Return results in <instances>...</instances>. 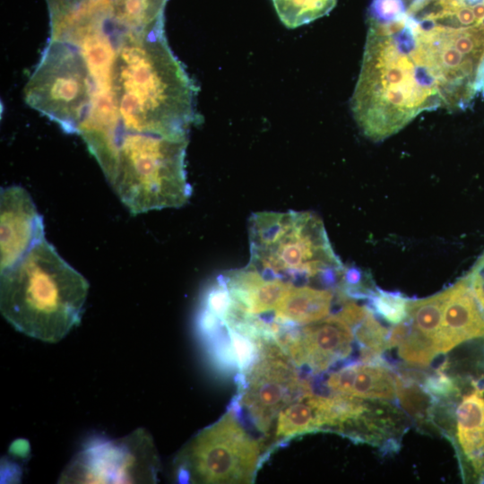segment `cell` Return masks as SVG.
Here are the masks:
<instances>
[{
    "instance_id": "7a4b0ae2",
    "label": "cell",
    "mask_w": 484,
    "mask_h": 484,
    "mask_svg": "<svg viewBox=\"0 0 484 484\" xmlns=\"http://www.w3.org/2000/svg\"><path fill=\"white\" fill-rule=\"evenodd\" d=\"M87 280L46 239L1 272L0 309L19 332L57 342L81 322Z\"/></svg>"
},
{
    "instance_id": "30bf717a",
    "label": "cell",
    "mask_w": 484,
    "mask_h": 484,
    "mask_svg": "<svg viewBox=\"0 0 484 484\" xmlns=\"http://www.w3.org/2000/svg\"><path fill=\"white\" fill-rule=\"evenodd\" d=\"M45 238L43 219L30 194L20 186L0 193V271L15 265Z\"/></svg>"
},
{
    "instance_id": "5bb4252c",
    "label": "cell",
    "mask_w": 484,
    "mask_h": 484,
    "mask_svg": "<svg viewBox=\"0 0 484 484\" xmlns=\"http://www.w3.org/2000/svg\"><path fill=\"white\" fill-rule=\"evenodd\" d=\"M276 436L289 437L324 426L339 425L334 395L304 393L289 402L276 419Z\"/></svg>"
},
{
    "instance_id": "2e32d148",
    "label": "cell",
    "mask_w": 484,
    "mask_h": 484,
    "mask_svg": "<svg viewBox=\"0 0 484 484\" xmlns=\"http://www.w3.org/2000/svg\"><path fill=\"white\" fill-rule=\"evenodd\" d=\"M167 0H112L108 34L114 46L123 37L139 34L163 20Z\"/></svg>"
},
{
    "instance_id": "9c48e42d",
    "label": "cell",
    "mask_w": 484,
    "mask_h": 484,
    "mask_svg": "<svg viewBox=\"0 0 484 484\" xmlns=\"http://www.w3.org/2000/svg\"><path fill=\"white\" fill-rule=\"evenodd\" d=\"M354 336L353 327L336 311L320 321L288 327L276 341L295 364L322 371L350 355Z\"/></svg>"
},
{
    "instance_id": "ac0fdd59",
    "label": "cell",
    "mask_w": 484,
    "mask_h": 484,
    "mask_svg": "<svg viewBox=\"0 0 484 484\" xmlns=\"http://www.w3.org/2000/svg\"><path fill=\"white\" fill-rule=\"evenodd\" d=\"M355 337L363 346L364 360L376 357L387 347L388 332L378 322L375 313L369 308L364 318L353 327Z\"/></svg>"
},
{
    "instance_id": "8992f818",
    "label": "cell",
    "mask_w": 484,
    "mask_h": 484,
    "mask_svg": "<svg viewBox=\"0 0 484 484\" xmlns=\"http://www.w3.org/2000/svg\"><path fill=\"white\" fill-rule=\"evenodd\" d=\"M262 449L235 411L201 430L178 453L175 473L179 482L251 483Z\"/></svg>"
},
{
    "instance_id": "6da1fadb",
    "label": "cell",
    "mask_w": 484,
    "mask_h": 484,
    "mask_svg": "<svg viewBox=\"0 0 484 484\" xmlns=\"http://www.w3.org/2000/svg\"><path fill=\"white\" fill-rule=\"evenodd\" d=\"M109 91L121 130L188 136L197 89L167 41L163 20L115 45Z\"/></svg>"
},
{
    "instance_id": "e0dca14e",
    "label": "cell",
    "mask_w": 484,
    "mask_h": 484,
    "mask_svg": "<svg viewBox=\"0 0 484 484\" xmlns=\"http://www.w3.org/2000/svg\"><path fill=\"white\" fill-rule=\"evenodd\" d=\"M281 22L289 29L308 24L327 15L337 0H272Z\"/></svg>"
},
{
    "instance_id": "7c38bea8",
    "label": "cell",
    "mask_w": 484,
    "mask_h": 484,
    "mask_svg": "<svg viewBox=\"0 0 484 484\" xmlns=\"http://www.w3.org/2000/svg\"><path fill=\"white\" fill-rule=\"evenodd\" d=\"M288 280L289 285L273 311L267 315L268 320H261L278 328L301 326L327 317L338 302L344 285V281L338 286H326Z\"/></svg>"
},
{
    "instance_id": "d6986e66",
    "label": "cell",
    "mask_w": 484,
    "mask_h": 484,
    "mask_svg": "<svg viewBox=\"0 0 484 484\" xmlns=\"http://www.w3.org/2000/svg\"><path fill=\"white\" fill-rule=\"evenodd\" d=\"M368 298L370 309L389 324H398L408 316L410 299L401 293L376 290Z\"/></svg>"
},
{
    "instance_id": "4fadbf2b",
    "label": "cell",
    "mask_w": 484,
    "mask_h": 484,
    "mask_svg": "<svg viewBox=\"0 0 484 484\" xmlns=\"http://www.w3.org/2000/svg\"><path fill=\"white\" fill-rule=\"evenodd\" d=\"M455 436L465 468L484 481V377L471 379L455 409Z\"/></svg>"
},
{
    "instance_id": "ba28073f",
    "label": "cell",
    "mask_w": 484,
    "mask_h": 484,
    "mask_svg": "<svg viewBox=\"0 0 484 484\" xmlns=\"http://www.w3.org/2000/svg\"><path fill=\"white\" fill-rule=\"evenodd\" d=\"M255 341L257 352L246 369L240 403L256 428L267 432L280 411L308 387L300 382L294 362L278 341L272 337Z\"/></svg>"
},
{
    "instance_id": "44dd1931",
    "label": "cell",
    "mask_w": 484,
    "mask_h": 484,
    "mask_svg": "<svg viewBox=\"0 0 484 484\" xmlns=\"http://www.w3.org/2000/svg\"><path fill=\"white\" fill-rule=\"evenodd\" d=\"M467 274L476 295L484 306V251Z\"/></svg>"
},
{
    "instance_id": "8fae6325",
    "label": "cell",
    "mask_w": 484,
    "mask_h": 484,
    "mask_svg": "<svg viewBox=\"0 0 484 484\" xmlns=\"http://www.w3.org/2000/svg\"><path fill=\"white\" fill-rule=\"evenodd\" d=\"M442 292L438 353L448 352L473 339H484V306L476 295L468 274Z\"/></svg>"
},
{
    "instance_id": "5b68a950",
    "label": "cell",
    "mask_w": 484,
    "mask_h": 484,
    "mask_svg": "<svg viewBox=\"0 0 484 484\" xmlns=\"http://www.w3.org/2000/svg\"><path fill=\"white\" fill-rule=\"evenodd\" d=\"M96 83L82 50L50 39L24 88L26 103L67 134H79L92 108Z\"/></svg>"
},
{
    "instance_id": "9a60e30c",
    "label": "cell",
    "mask_w": 484,
    "mask_h": 484,
    "mask_svg": "<svg viewBox=\"0 0 484 484\" xmlns=\"http://www.w3.org/2000/svg\"><path fill=\"white\" fill-rule=\"evenodd\" d=\"M327 386L336 393L359 399L393 400L397 394L396 378L384 366L354 364L331 374Z\"/></svg>"
},
{
    "instance_id": "277c9868",
    "label": "cell",
    "mask_w": 484,
    "mask_h": 484,
    "mask_svg": "<svg viewBox=\"0 0 484 484\" xmlns=\"http://www.w3.org/2000/svg\"><path fill=\"white\" fill-rule=\"evenodd\" d=\"M248 238L247 264L262 273L330 285L345 274L323 221L313 212H255L249 219Z\"/></svg>"
},
{
    "instance_id": "3957f363",
    "label": "cell",
    "mask_w": 484,
    "mask_h": 484,
    "mask_svg": "<svg viewBox=\"0 0 484 484\" xmlns=\"http://www.w3.org/2000/svg\"><path fill=\"white\" fill-rule=\"evenodd\" d=\"M187 144L188 136L117 133L113 154L102 171L132 214L187 203L192 193L186 172Z\"/></svg>"
},
{
    "instance_id": "52a82bcc",
    "label": "cell",
    "mask_w": 484,
    "mask_h": 484,
    "mask_svg": "<svg viewBox=\"0 0 484 484\" xmlns=\"http://www.w3.org/2000/svg\"><path fill=\"white\" fill-rule=\"evenodd\" d=\"M158 457L151 437L137 429L121 439L96 440L72 460L60 482H154Z\"/></svg>"
},
{
    "instance_id": "ffe728a7",
    "label": "cell",
    "mask_w": 484,
    "mask_h": 484,
    "mask_svg": "<svg viewBox=\"0 0 484 484\" xmlns=\"http://www.w3.org/2000/svg\"><path fill=\"white\" fill-rule=\"evenodd\" d=\"M457 389L454 383L445 375L439 374L425 382V390L435 395H448Z\"/></svg>"
}]
</instances>
